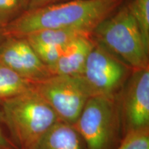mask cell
Returning <instances> with one entry per match:
<instances>
[{"instance_id":"obj_1","label":"cell","mask_w":149,"mask_h":149,"mask_svg":"<svg viewBox=\"0 0 149 149\" xmlns=\"http://www.w3.org/2000/svg\"><path fill=\"white\" fill-rule=\"evenodd\" d=\"M124 0H71L26 11L4 27L7 35H26L44 29L73 30L91 33Z\"/></svg>"},{"instance_id":"obj_2","label":"cell","mask_w":149,"mask_h":149,"mask_svg":"<svg viewBox=\"0 0 149 149\" xmlns=\"http://www.w3.org/2000/svg\"><path fill=\"white\" fill-rule=\"evenodd\" d=\"M0 110L9 138L17 149H31L59 121L35 88L0 104Z\"/></svg>"},{"instance_id":"obj_3","label":"cell","mask_w":149,"mask_h":149,"mask_svg":"<svg viewBox=\"0 0 149 149\" xmlns=\"http://www.w3.org/2000/svg\"><path fill=\"white\" fill-rule=\"evenodd\" d=\"M91 36L97 44L132 69L149 67V50L127 6L122 4L95 28Z\"/></svg>"},{"instance_id":"obj_4","label":"cell","mask_w":149,"mask_h":149,"mask_svg":"<svg viewBox=\"0 0 149 149\" xmlns=\"http://www.w3.org/2000/svg\"><path fill=\"white\" fill-rule=\"evenodd\" d=\"M122 124L116 96H95L88 98L73 126L86 149H114Z\"/></svg>"},{"instance_id":"obj_5","label":"cell","mask_w":149,"mask_h":149,"mask_svg":"<svg viewBox=\"0 0 149 149\" xmlns=\"http://www.w3.org/2000/svg\"><path fill=\"white\" fill-rule=\"evenodd\" d=\"M133 70L96 43L87 58L82 72L77 77L90 97H115Z\"/></svg>"},{"instance_id":"obj_6","label":"cell","mask_w":149,"mask_h":149,"mask_svg":"<svg viewBox=\"0 0 149 149\" xmlns=\"http://www.w3.org/2000/svg\"><path fill=\"white\" fill-rule=\"evenodd\" d=\"M35 89L59 121L71 125L77 122L90 98L77 76L51 75L35 84Z\"/></svg>"},{"instance_id":"obj_7","label":"cell","mask_w":149,"mask_h":149,"mask_svg":"<svg viewBox=\"0 0 149 149\" xmlns=\"http://www.w3.org/2000/svg\"><path fill=\"white\" fill-rule=\"evenodd\" d=\"M116 97L126 133L149 128V67L132 70Z\"/></svg>"},{"instance_id":"obj_8","label":"cell","mask_w":149,"mask_h":149,"mask_svg":"<svg viewBox=\"0 0 149 149\" xmlns=\"http://www.w3.org/2000/svg\"><path fill=\"white\" fill-rule=\"evenodd\" d=\"M0 64L35 84L52 75L24 36L6 35L0 43Z\"/></svg>"},{"instance_id":"obj_9","label":"cell","mask_w":149,"mask_h":149,"mask_svg":"<svg viewBox=\"0 0 149 149\" xmlns=\"http://www.w3.org/2000/svg\"><path fill=\"white\" fill-rule=\"evenodd\" d=\"M95 45L91 34L82 35L74 39L67 44L58 60L48 68L52 75H80Z\"/></svg>"},{"instance_id":"obj_10","label":"cell","mask_w":149,"mask_h":149,"mask_svg":"<svg viewBox=\"0 0 149 149\" xmlns=\"http://www.w3.org/2000/svg\"><path fill=\"white\" fill-rule=\"evenodd\" d=\"M31 149H86L73 125L58 121Z\"/></svg>"},{"instance_id":"obj_11","label":"cell","mask_w":149,"mask_h":149,"mask_svg":"<svg viewBox=\"0 0 149 149\" xmlns=\"http://www.w3.org/2000/svg\"><path fill=\"white\" fill-rule=\"evenodd\" d=\"M91 33L64 29H44L26 35L32 47L36 46H66L79 36Z\"/></svg>"},{"instance_id":"obj_12","label":"cell","mask_w":149,"mask_h":149,"mask_svg":"<svg viewBox=\"0 0 149 149\" xmlns=\"http://www.w3.org/2000/svg\"><path fill=\"white\" fill-rule=\"evenodd\" d=\"M35 84L0 64V104L35 88Z\"/></svg>"},{"instance_id":"obj_13","label":"cell","mask_w":149,"mask_h":149,"mask_svg":"<svg viewBox=\"0 0 149 149\" xmlns=\"http://www.w3.org/2000/svg\"><path fill=\"white\" fill-rule=\"evenodd\" d=\"M126 4L135 18L145 46L149 50V0H129Z\"/></svg>"},{"instance_id":"obj_14","label":"cell","mask_w":149,"mask_h":149,"mask_svg":"<svg viewBox=\"0 0 149 149\" xmlns=\"http://www.w3.org/2000/svg\"><path fill=\"white\" fill-rule=\"evenodd\" d=\"M31 0H0V26L6 27L29 10Z\"/></svg>"},{"instance_id":"obj_15","label":"cell","mask_w":149,"mask_h":149,"mask_svg":"<svg viewBox=\"0 0 149 149\" xmlns=\"http://www.w3.org/2000/svg\"><path fill=\"white\" fill-rule=\"evenodd\" d=\"M115 149H149V128L126 133Z\"/></svg>"},{"instance_id":"obj_16","label":"cell","mask_w":149,"mask_h":149,"mask_svg":"<svg viewBox=\"0 0 149 149\" xmlns=\"http://www.w3.org/2000/svg\"><path fill=\"white\" fill-rule=\"evenodd\" d=\"M12 141L9 138L8 133L6 130L4 124L1 117V110H0V149H15Z\"/></svg>"},{"instance_id":"obj_17","label":"cell","mask_w":149,"mask_h":149,"mask_svg":"<svg viewBox=\"0 0 149 149\" xmlns=\"http://www.w3.org/2000/svg\"><path fill=\"white\" fill-rule=\"evenodd\" d=\"M60 1H62V0H31L29 10L51 4V3L60 2Z\"/></svg>"},{"instance_id":"obj_18","label":"cell","mask_w":149,"mask_h":149,"mask_svg":"<svg viewBox=\"0 0 149 149\" xmlns=\"http://www.w3.org/2000/svg\"><path fill=\"white\" fill-rule=\"evenodd\" d=\"M6 33L4 27L0 26V43L4 40L5 37H6Z\"/></svg>"},{"instance_id":"obj_19","label":"cell","mask_w":149,"mask_h":149,"mask_svg":"<svg viewBox=\"0 0 149 149\" xmlns=\"http://www.w3.org/2000/svg\"><path fill=\"white\" fill-rule=\"evenodd\" d=\"M15 149H17V148H15Z\"/></svg>"}]
</instances>
